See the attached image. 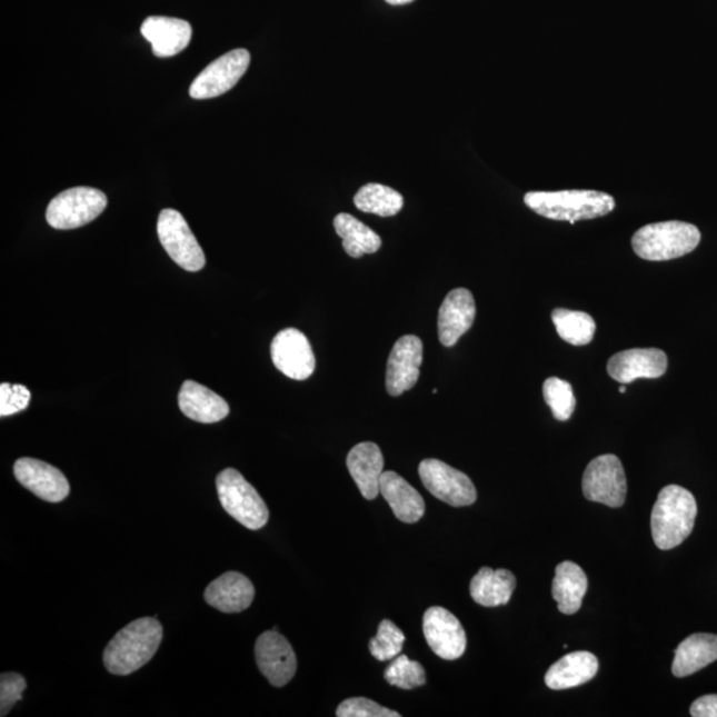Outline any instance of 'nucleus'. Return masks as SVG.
Listing matches in <instances>:
<instances>
[{
    "label": "nucleus",
    "mask_w": 717,
    "mask_h": 717,
    "mask_svg": "<svg viewBox=\"0 0 717 717\" xmlns=\"http://www.w3.org/2000/svg\"><path fill=\"white\" fill-rule=\"evenodd\" d=\"M162 626L156 618L132 621L109 641L102 660L112 675H131L155 657L162 641Z\"/></svg>",
    "instance_id": "f257e3e1"
},
{
    "label": "nucleus",
    "mask_w": 717,
    "mask_h": 717,
    "mask_svg": "<svg viewBox=\"0 0 717 717\" xmlns=\"http://www.w3.org/2000/svg\"><path fill=\"white\" fill-rule=\"evenodd\" d=\"M524 201L539 216L571 223L604 217L616 209V200L597 190L530 191Z\"/></svg>",
    "instance_id": "f03ea898"
},
{
    "label": "nucleus",
    "mask_w": 717,
    "mask_h": 717,
    "mask_svg": "<svg viewBox=\"0 0 717 717\" xmlns=\"http://www.w3.org/2000/svg\"><path fill=\"white\" fill-rule=\"evenodd\" d=\"M698 505L691 491L668 485L660 490L651 514V531L660 550H671L691 535Z\"/></svg>",
    "instance_id": "7ed1b4c3"
},
{
    "label": "nucleus",
    "mask_w": 717,
    "mask_h": 717,
    "mask_svg": "<svg viewBox=\"0 0 717 717\" xmlns=\"http://www.w3.org/2000/svg\"><path fill=\"white\" fill-rule=\"evenodd\" d=\"M701 235L695 225L666 221L647 225L633 237L635 255L646 261H669L689 255L700 243Z\"/></svg>",
    "instance_id": "20e7f679"
},
{
    "label": "nucleus",
    "mask_w": 717,
    "mask_h": 717,
    "mask_svg": "<svg viewBox=\"0 0 717 717\" xmlns=\"http://www.w3.org/2000/svg\"><path fill=\"white\" fill-rule=\"evenodd\" d=\"M216 485L222 508L245 528L259 530L268 524V505L238 470L233 468L222 470L216 478Z\"/></svg>",
    "instance_id": "39448f33"
},
{
    "label": "nucleus",
    "mask_w": 717,
    "mask_h": 717,
    "mask_svg": "<svg viewBox=\"0 0 717 717\" xmlns=\"http://www.w3.org/2000/svg\"><path fill=\"white\" fill-rule=\"evenodd\" d=\"M107 203V196L101 190L87 187L68 189L48 205L47 222L53 229H78L94 221L106 210Z\"/></svg>",
    "instance_id": "423d86ee"
},
{
    "label": "nucleus",
    "mask_w": 717,
    "mask_h": 717,
    "mask_svg": "<svg viewBox=\"0 0 717 717\" xmlns=\"http://www.w3.org/2000/svg\"><path fill=\"white\" fill-rule=\"evenodd\" d=\"M157 233L162 248L183 270L195 272L203 268L207 262L203 250L180 211L163 209L157 222Z\"/></svg>",
    "instance_id": "0eeeda50"
},
{
    "label": "nucleus",
    "mask_w": 717,
    "mask_h": 717,
    "mask_svg": "<svg viewBox=\"0 0 717 717\" xmlns=\"http://www.w3.org/2000/svg\"><path fill=\"white\" fill-rule=\"evenodd\" d=\"M582 490L589 501L620 508L626 501L627 480L618 457L603 455L594 459L585 470Z\"/></svg>",
    "instance_id": "6e6552de"
},
{
    "label": "nucleus",
    "mask_w": 717,
    "mask_h": 717,
    "mask_svg": "<svg viewBox=\"0 0 717 717\" xmlns=\"http://www.w3.org/2000/svg\"><path fill=\"white\" fill-rule=\"evenodd\" d=\"M419 475L429 494L450 507H469L477 500L472 480L446 462L436 459L421 461Z\"/></svg>",
    "instance_id": "1a4fd4ad"
},
{
    "label": "nucleus",
    "mask_w": 717,
    "mask_h": 717,
    "mask_svg": "<svg viewBox=\"0 0 717 717\" xmlns=\"http://www.w3.org/2000/svg\"><path fill=\"white\" fill-rule=\"evenodd\" d=\"M250 53L243 48L225 53L198 74L189 93L196 100L213 99L227 93L248 71Z\"/></svg>",
    "instance_id": "9d476101"
},
{
    "label": "nucleus",
    "mask_w": 717,
    "mask_h": 717,
    "mask_svg": "<svg viewBox=\"0 0 717 717\" xmlns=\"http://www.w3.org/2000/svg\"><path fill=\"white\" fill-rule=\"evenodd\" d=\"M422 631L428 646L441 659H459L467 650V634L461 621L442 607H430L426 611Z\"/></svg>",
    "instance_id": "9b49d317"
},
{
    "label": "nucleus",
    "mask_w": 717,
    "mask_h": 717,
    "mask_svg": "<svg viewBox=\"0 0 717 717\" xmlns=\"http://www.w3.org/2000/svg\"><path fill=\"white\" fill-rule=\"evenodd\" d=\"M272 364L292 380H306L316 371V355L309 339L297 329H286L271 343Z\"/></svg>",
    "instance_id": "f8f14e48"
},
{
    "label": "nucleus",
    "mask_w": 717,
    "mask_h": 717,
    "mask_svg": "<svg viewBox=\"0 0 717 717\" xmlns=\"http://www.w3.org/2000/svg\"><path fill=\"white\" fill-rule=\"evenodd\" d=\"M256 659L271 686L283 687L297 673V657L289 640L276 630L266 631L257 639Z\"/></svg>",
    "instance_id": "ddd939ff"
},
{
    "label": "nucleus",
    "mask_w": 717,
    "mask_h": 717,
    "mask_svg": "<svg viewBox=\"0 0 717 717\" xmlns=\"http://www.w3.org/2000/svg\"><path fill=\"white\" fill-rule=\"evenodd\" d=\"M422 341L415 335H405L389 353L386 375L387 392L400 396L414 388L420 377Z\"/></svg>",
    "instance_id": "4468645a"
},
{
    "label": "nucleus",
    "mask_w": 717,
    "mask_h": 717,
    "mask_svg": "<svg viewBox=\"0 0 717 717\" xmlns=\"http://www.w3.org/2000/svg\"><path fill=\"white\" fill-rule=\"evenodd\" d=\"M667 366L665 351L658 348H633L614 355L607 364V372L620 385H628L638 379L664 377Z\"/></svg>",
    "instance_id": "2eb2a0df"
},
{
    "label": "nucleus",
    "mask_w": 717,
    "mask_h": 717,
    "mask_svg": "<svg viewBox=\"0 0 717 717\" xmlns=\"http://www.w3.org/2000/svg\"><path fill=\"white\" fill-rule=\"evenodd\" d=\"M13 475L26 489L47 502H61L71 491L70 482L58 468L30 457L16 462Z\"/></svg>",
    "instance_id": "dca6fc26"
},
{
    "label": "nucleus",
    "mask_w": 717,
    "mask_h": 717,
    "mask_svg": "<svg viewBox=\"0 0 717 717\" xmlns=\"http://www.w3.org/2000/svg\"><path fill=\"white\" fill-rule=\"evenodd\" d=\"M476 318L472 292L455 289L448 293L439 310V339L444 347H454L464 333L469 331Z\"/></svg>",
    "instance_id": "f3484780"
},
{
    "label": "nucleus",
    "mask_w": 717,
    "mask_h": 717,
    "mask_svg": "<svg viewBox=\"0 0 717 717\" xmlns=\"http://www.w3.org/2000/svg\"><path fill=\"white\" fill-rule=\"evenodd\" d=\"M256 589L248 577L237 571L222 574L205 590V600L218 611L235 614L242 613L255 600Z\"/></svg>",
    "instance_id": "a211bd4d"
},
{
    "label": "nucleus",
    "mask_w": 717,
    "mask_h": 717,
    "mask_svg": "<svg viewBox=\"0 0 717 717\" xmlns=\"http://www.w3.org/2000/svg\"><path fill=\"white\" fill-rule=\"evenodd\" d=\"M141 33L152 44L157 58H172L188 47L191 26L181 19L149 17L143 20Z\"/></svg>",
    "instance_id": "6ab92c4d"
},
{
    "label": "nucleus",
    "mask_w": 717,
    "mask_h": 717,
    "mask_svg": "<svg viewBox=\"0 0 717 717\" xmlns=\"http://www.w3.org/2000/svg\"><path fill=\"white\" fill-rule=\"evenodd\" d=\"M347 468L366 500H375L380 494V477L385 457L375 442H360L347 456Z\"/></svg>",
    "instance_id": "aec40b11"
},
{
    "label": "nucleus",
    "mask_w": 717,
    "mask_h": 717,
    "mask_svg": "<svg viewBox=\"0 0 717 717\" xmlns=\"http://www.w3.org/2000/svg\"><path fill=\"white\" fill-rule=\"evenodd\" d=\"M179 406L187 418L202 425H213L227 418L230 407L220 395L211 389L187 380L179 394Z\"/></svg>",
    "instance_id": "412c9836"
},
{
    "label": "nucleus",
    "mask_w": 717,
    "mask_h": 717,
    "mask_svg": "<svg viewBox=\"0 0 717 717\" xmlns=\"http://www.w3.org/2000/svg\"><path fill=\"white\" fill-rule=\"evenodd\" d=\"M380 494L401 522H418L426 514V502L419 491L391 470L380 477Z\"/></svg>",
    "instance_id": "4be33fe9"
},
{
    "label": "nucleus",
    "mask_w": 717,
    "mask_h": 717,
    "mask_svg": "<svg viewBox=\"0 0 717 717\" xmlns=\"http://www.w3.org/2000/svg\"><path fill=\"white\" fill-rule=\"evenodd\" d=\"M599 661L589 651H576L565 655L552 665L545 675V683L550 689L561 691L585 685L597 675Z\"/></svg>",
    "instance_id": "5701e85b"
},
{
    "label": "nucleus",
    "mask_w": 717,
    "mask_h": 717,
    "mask_svg": "<svg viewBox=\"0 0 717 717\" xmlns=\"http://www.w3.org/2000/svg\"><path fill=\"white\" fill-rule=\"evenodd\" d=\"M717 660V635L694 634L676 648L673 674L676 678L700 671Z\"/></svg>",
    "instance_id": "b1692460"
},
{
    "label": "nucleus",
    "mask_w": 717,
    "mask_h": 717,
    "mask_svg": "<svg viewBox=\"0 0 717 717\" xmlns=\"http://www.w3.org/2000/svg\"><path fill=\"white\" fill-rule=\"evenodd\" d=\"M514 572L505 569L482 568L470 582V596L476 604L485 607H497L509 604L516 589Z\"/></svg>",
    "instance_id": "393cba45"
},
{
    "label": "nucleus",
    "mask_w": 717,
    "mask_h": 717,
    "mask_svg": "<svg viewBox=\"0 0 717 717\" xmlns=\"http://www.w3.org/2000/svg\"><path fill=\"white\" fill-rule=\"evenodd\" d=\"M586 591L587 577L582 568L570 561L557 566L551 594L558 604L559 611L565 616L576 614L582 606Z\"/></svg>",
    "instance_id": "a878e982"
},
{
    "label": "nucleus",
    "mask_w": 717,
    "mask_h": 717,
    "mask_svg": "<svg viewBox=\"0 0 717 717\" xmlns=\"http://www.w3.org/2000/svg\"><path fill=\"white\" fill-rule=\"evenodd\" d=\"M333 228L337 230V235L343 239L345 251L352 258L374 255L381 248L379 235L351 215L340 213L335 217Z\"/></svg>",
    "instance_id": "bb28decb"
},
{
    "label": "nucleus",
    "mask_w": 717,
    "mask_h": 717,
    "mask_svg": "<svg viewBox=\"0 0 717 717\" xmlns=\"http://www.w3.org/2000/svg\"><path fill=\"white\" fill-rule=\"evenodd\" d=\"M353 202L360 211L379 217H394L405 205L399 191L380 183H367L355 196Z\"/></svg>",
    "instance_id": "cd10ccee"
},
{
    "label": "nucleus",
    "mask_w": 717,
    "mask_h": 717,
    "mask_svg": "<svg viewBox=\"0 0 717 717\" xmlns=\"http://www.w3.org/2000/svg\"><path fill=\"white\" fill-rule=\"evenodd\" d=\"M552 323L559 338L572 346L589 345L596 335L597 326L589 313L557 309L551 313Z\"/></svg>",
    "instance_id": "c85d7f7f"
},
{
    "label": "nucleus",
    "mask_w": 717,
    "mask_h": 717,
    "mask_svg": "<svg viewBox=\"0 0 717 717\" xmlns=\"http://www.w3.org/2000/svg\"><path fill=\"white\" fill-rule=\"evenodd\" d=\"M544 399L558 421L569 420L576 409V396H574L572 387L570 382L562 379L549 378L545 380Z\"/></svg>",
    "instance_id": "c756f323"
},
{
    "label": "nucleus",
    "mask_w": 717,
    "mask_h": 717,
    "mask_svg": "<svg viewBox=\"0 0 717 717\" xmlns=\"http://www.w3.org/2000/svg\"><path fill=\"white\" fill-rule=\"evenodd\" d=\"M385 678L389 685L401 689L418 688L425 686L427 681L425 667L401 654L388 666Z\"/></svg>",
    "instance_id": "7c9ffc66"
},
{
    "label": "nucleus",
    "mask_w": 717,
    "mask_h": 717,
    "mask_svg": "<svg viewBox=\"0 0 717 717\" xmlns=\"http://www.w3.org/2000/svg\"><path fill=\"white\" fill-rule=\"evenodd\" d=\"M406 635L394 621L385 619L378 628L377 637L370 640V651L380 661L394 660L399 657L405 645Z\"/></svg>",
    "instance_id": "2f4dec72"
},
{
    "label": "nucleus",
    "mask_w": 717,
    "mask_h": 717,
    "mask_svg": "<svg viewBox=\"0 0 717 717\" xmlns=\"http://www.w3.org/2000/svg\"><path fill=\"white\" fill-rule=\"evenodd\" d=\"M338 717H399L400 714L366 698H351L340 703Z\"/></svg>",
    "instance_id": "473e14b6"
},
{
    "label": "nucleus",
    "mask_w": 717,
    "mask_h": 717,
    "mask_svg": "<svg viewBox=\"0 0 717 717\" xmlns=\"http://www.w3.org/2000/svg\"><path fill=\"white\" fill-rule=\"evenodd\" d=\"M30 399L29 388L2 382V386H0V416L6 418V416L24 411L30 405Z\"/></svg>",
    "instance_id": "72a5a7b5"
},
{
    "label": "nucleus",
    "mask_w": 717,
    "mask_h": 717,
    "mask_svg": "<svg viewBox=\"0 0 717 717\" xmlns=\"http://www.w3.org/2000/svg\"><path fill=\"white\" fill-rule=\"evenodd\" d=\"M27 681L22 675L4 673L0 676V716H6L11 708L22 700Z\"/></svg>",
    "instance_id": "f704fd0d"
},
{
    "label": "nucleus",
    "mask_w": 717,
    "mask_h": 717,
    "mask_svg": "<svg viewBox=\"0 0 717 717\" xmlns=\"http://www.w3.org/2000/svg\"><path fill=\"white\" fill-rule=\"evenodd\" d=\"M694 717H717V695L701 696L689 709Z\"/></svg>",
    "instance_id": "c9c22d12"
},
{
    "label": "nucleus",
    "mask_w": 717,
    "mask_h": 717,
    "mask_svg": "<svg viewBox=\"0 0 717 717\" xmlns=\"http://www.w3.org/2000/svg\"><path fill=\"white\" fill-rule=\"evenodd\" d=\"M387 3L392 6H401L414 2V0H386Z\"/></svg>",
    "instance_id": "e433bc0d"
},
{
    "label": "nucleus",
    "mask_w": 717,
    "mask_h": 717,
    "mask_svg": "<svg viewBox=\"0 0 717 717\" xmlns=\"http://www.w3.org/2000/svg\"><path fill=\"white\" fill-rule=\"evenodd\" d=\"M619 392H620V394H625V392H626V387H625V385H621V386L619 387Z\"/></svg>",
    "instance_id": "4c0bfd02"
}]
</instances>
